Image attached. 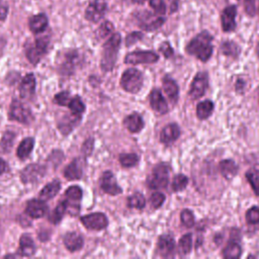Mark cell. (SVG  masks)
I'll use <instances>...</instances> for the list:
<instances>
[{
	"label": "cell",
	"mask_w": 259,
	"mask_h": 259,
	"mask_svg": "<svg viewBox=\"0 0 259 259\" xmlns=\"http://www.w3.org/2000/svg\"><path fill=\"white\" fill-rule=\"evenodd\" d=\"M212 39L213 37L208 31L199 32L186 46L187 54L194 56L201 62L208 61L213 50Z\"/></svg>",
	"instance_id": "obj_1"
},
{
	"label": "cell",
	"mask_w": 259,
	"mask_h": 259,
	"mask_svg": "<svg viewBox=\"0 0 259 259\" xmlns=\"http://www.w3.org/2000/svg\"><path fill=\"white\" fill-rule=\"evenodd\" d=\"M120 42H121V36L118 32H115L103 45L100 67L104 72H108L113 69L116 62Z\"/></svg>",
	"instance_id": "obj_2"
},
{
	"label": "cell",
	"mask_w": 259,
	"mask_h": 259,
	"mask_svg": "<svg viewBox=\"0 0 259 259\" xmlns=\"http://www.w3.org/2000/svg\"><path fill=\"white\" fill-rule=\"evenodd\" d=\"M144 77L140 70L130 68L125 70L120 78V86L122 89L130 93H137L143 86Z\"/></svg>",
	"instance_id": "obj_3"
},
{
	"label": "cell",
	"mask_w": 259,
	"mask_h": 259,
	"mask_svg": "<svg viewBox=\"0 0 259 259\" xmlns=\"http://www.w3.org/2000/svg\"><path fill=\"white\" fill-rule=\"evenodd\" d=\"M50 45V36L42 35L35 38L34 42L26 49V58L32 64L36 65L40 59L47 54Z\"/></svg>",
	"instance_id": "obj_4"
},
{
	"label": "cell",
	"mask_w": 259,
	"mask_h": 259,
	"mask_svg": "<svg viewBox=\"0 0 259 259\" xmlns=\"http://www.w3.org/2000/svg\"><path fill=\"white\" fill-rule=\"evenodd\" d=\"M169 181V170L166 164L161 163L154 167L152 174L147 179V185L152 189L165 188Z\"/></svg>",
	"instance_id": "obj_5"
},
{
	"label": "cell",
	"mask_w": 259,
	"mask_h": 259,
	"mask_svg": "<svg viewBox=\"0 0 259 259\" xmlns=\"http://www.w3.org/2000/svg\"><path fill=\"white\" fill-rule=\"evenodd\" d=\"M9 118L24 124L30 123L33 119L30 109L17 99H13L10 104Z\"/></svg>",
	"instance_id": "obj_6"
},
{
	"label": "cell",
	"mask_w": 259,
	"mask_h": 259,
	"mask_svg": "<svg viewBox=\"0 0 259 259\" xmlns=\"http://www.w3.org/2000/svg\"><path fill=\"white\" fill-rule=\"evenodd\" d=\"M159 60V56L152 51H136L124 57L125 64H153Z\"/></svg>",
	"instance_id": "obj_7"
},
{
	"label": "cell",
	"mask_w": 259,
	"mask_h": 259,
	"mask_svg": "<svg viewBox=\"0 0 259 259\" xmlns=\"http://www.w3.org/2000/svg\"><path fill=\"white\" fill-rule=\"evenodd\" d=\"M65 195L67 197V211L71 215L78 214L80 210L79 201L82 198V189L78 185H72L66 190Z\"/></svg>",
	"instance_id": "obj_8"
},
{
	"label": "cell",
	"mask_w": 259,
	"mask_h": 259,
	"mask_svg": "<svg viewBox=\"0 0 259 259\" xmlns=\"http://www.w3.org/2000/svg\"><path fill=\"white\" fill-rule=\"evenodd\" d=\"M107 4L104 0H92L85 9V18L91 22H98L105 14Z\"/></svg>",
	"instance_id": "obj_9"
},
{
	"label": "cell",
	"mask_w": 259,
	"mask_h": 259,
	"mask_svg": "<svg viewBox=\"0 0 259 259\" xmlns=\"http://www.w3.org/2000/svg\"><path fill=\"white\" fill-rule=\"evenodd\" d=\"M208 85V74L206 72H198L190 85V90H189V96L192 99H198L200 98L204 92L205 89L207 88Z\"/></svg>",
	"instance_id": "obj_10"
},
{
	"label": "cell",
	"mask_w": 259,
	"mask_h": 259,
	"mask_svg": "<svg viewBox=\"0 0 259 259\" xmlns=\"http://www.w3.org/2000/svg\"><path fill=\"white\" fill-rule=\"evenodd\" d=\"M81 223L89 230L100 231L107 227L108 221L104 213L102 212H93L90 214H86L81 217Z\"/></svg>",
	"instance_id": "obj_11"
},
{
	"label": "cell",
	"mask_w": 259,
	"mask_h": 259,
	"mask_svg": "<svg viewBox=\"0 0 259 259\" xmlns=\"http://www.w3.org/2000/svg\"><path fill=\"white\" fill-rule=\"evenodd\" d=\"M46 173L45 166L40 164H29L20 173V178L23 183H33L38 181Z\"/></svg>",
	"instance_id": "obj_12"
},
{
	"label": "cell",
	"mask_w": 259,
	"mask_h": 259,
	"mask_svg": "<svg viewBox=\"0 0 259 259\" xmlns=\"http://www.w3.org/2000/svg\"><path fill=\"white\" fill-rule=\"evenodd\" d=\"M100 187L105 193L110 195H117L122 192V189L117 184L115 177L111 171L103 172L100 180Z\"/></svg>",
	"instance_id": "obj_13"
},
{
	"label": "cell",
	"mask_w": 259,
	"mask_h": 259,
	"mask_svg": "<svg viewBox=\"0 0 259 259\" xmlns=\"http://www.w3.org/2000/svg\"><path fill=\"white\" fill-rule=\"evenodd\" d=\"M236 14H237V7L235 5L227 6L221 15V23L222 29L225 32L233 31L236 28Z\"/></svg>",
	"instance_id": "obj_14"
},
{
	"label": "cell",
	"mask_w": 259,
	"mask_h": 259,
	"mask_svg": "<svg viewBox=\"0 0 259 259\" xmlns=\"http://www.w3.org/2000/svg\"><path fill=\"white\" fill-rule=\"evenodd\" d=\"M49 210V206L42 199H30L25 208V212L32 219H39L44 217Z\"/></svg>",
	"instance_id": "obj_15"
},
{
	"label": "cell",
	"mask_w": 259,
	"mask_h": 259,
	"mask_svg": "<svg viewBox=\"0 0 259 259\" xmlns=\"http://www.w3.org/2000/svg\"><path fill=\"white\" fill-rule=\"evenodd\" d=\"M157 250L162 257L172 256L175 251V240L169 234H163L159 237L157 243Z\"/></svg>",
	"instance_id": "obj_16"
},
{
	"label": "cell",
	"mask_w": 259,
	"mask_h": 259,
	"mask_svg": "<svg viewBox=\"0 0 259 259\" xmlns=\"http://www.w3.org/2000/svg\"><path fill=\"white\" fill-rule=\"evenodd\" d=\"M150 103L154 111H156L159 114H165L168 112V105L163 97L161 91L157 88H154L150 93Z\"/></svg>",
	"instance_id": "obj_17"
},
{
	"label": "cell",
	"mask_w": 259,
	"mask_h": 259,
	"mask_svg": "<svg viewBox=\"0 0 259 259\" xmlns=\"http://www.w3.org/2000/svg\"><path fill=\"white\" fill-rule=\"evenodd\" d=\"M35 91V77L29 73L24 76L19 86V94L23 99H30Z\"/></svg>",
	"instance_id": "obj_18"
},
{
	"label": "cell",
	"mask_w": 259,
	"mask_h": 259,
	"mask_svg": "<svg viewBox=\"0 0 259 259\" xmlns=\"http://www.w3.org/2000/svg\"><path fill=\"white\" fill-rule=\"evenodd\" d=\"M84 161L81 158L74 159L64 170V176L68 180H78L83 175Z\"/></svg>",
	"instance_id": "obj_19"
},
{
	"label": "cell",
	"mask_w": 259,
	"mask_h": 259,
	"mask_svg": "<svg viewBox=\"0 0 259 259\" xmlns=\"http://www.w3.org/2000/svg\"><path fill=\"white\" fill-rule=\"evenodd\" d=\"M180 136V128L176 123H169L160 133V141L164 145H170Z\"/></svg>",
	"instance_id": "obj_20"
},
{
	"label": "cell",
	"mask_w": 259,
	"mask_h": 259,
	"mask_svg": "<svg viewBox=\"0 0 259 259\" xmlns=\"http://www.w3.org/2000/svg\"><path fill=\"white\" fill-rule=\"evenodd\" d=\"M80 120H81L80 114H75V113L71 112V114L65 115L63 117V119L60 120L58 127H59L60 132L66 136V135L70 134L76 125L79 124Z\"/></svg>",
	"instance_id": "obj_21"
},
{
	"label": "cell",
	"mask_w": 259,
	"mask_h": 259,
	"mask_svg": "<svg viewBox=\"0 0 259 259\" xmlns=\"http://www.w3.org/2000/svg\"><path fill=\"white\" fill-rule=\"evenodd\" d=\"M35 244L32 238L28 234H23L19 240V248L17 250V255L30 257L35 253Z\"/></svg>",
	"instance_id": "obj_22"
},
{
	"label": "cell",
	"mask_w": 259,
	"mask_h": 259,
	"mask_svg": "<svg viewBox=\"0 0 259 259\" xmlns=\"http://www.w3.org/2000/svg\"><path fill=\"white\" fill-rule=\"evenodd\" d=\"M48 24H49V19L47 15L44 13H38L31 16L28 21L29 29L33 33H40L45 31L48 27Z\"/></svg>",
	"instance_id": "obj_23"
},
{
	"label": "cell",
	"mask_w": 259,
	"mask_h": 259,
	"mask_svg": "<svg viewBox=\"0 0 259 259\" xmlns=\"http://www.w3.org/2000/svg\"><path fill=\"white\" fill-rule=\"evenodd\" d=\"M63 242L65 247L71 252H76L83 247V238L76 232L67 233L63 239Z\"/></svg>",
	"instance_id": "obj_24"
},
{
	"label": "cell",
	"mask_w": 259,
	"mask_h": 259,
	"mask_svg": "<svg viewBox=\"0 0 259 259\" xmlns=\"http://www.w3.org/2000/svg\"><path fill=\"white\" fill-rule=\"evenodd\" d=\"M123 125L131 133H139L145 125L143 117L138 112H133L125 116L123 119Z\"/></svg>",
	"instance_id": "obj_25"
},
{
	"label": "cell",
	"mask_w": 259,
	"mask_h": 259,
	"mask_svg": "<svg viewBox=\"0 0 259 259\" xmlns=\"http://www.w3.org/2000/svg\"><path fill=\"white\" fill-rule=\"evenodd\" d=\"M163 90L170 99L172 103H176L178 100V94H179V88L177 83L170 78L169 76H165L163 78Z\"/></svg>",
	"instance_id": "obj_26"
},
{
	"label": "cell",
	"mask_w": 259,
	"mask_h": 259,
	"mask_svg": "<svg viewBox=\"0 0 259 259\" xmlns=\"http://www.w3.org/2000/svg\"><path fill=\"white\" fill-rule=\"evenodd\" d=\"M219 169H220L222 175L224 176V178H226L227 180H230L234 176H236V174L238 173L239 167L234 160L226 159V160H223L220 162Z\"/></svg>",
	"instance_id": "obj_27"
},
{
	"label": "cell",
	"mask_w": 259,
	"mask_h": 259,
	"mask_svg": "<svg viewBox=\"0 0 259 259\" xmlns=\"http://www.w3.org/2000/svg\"><path fill=\"white\" fill-rule=\"evenodd\" d=\"M61 189V182L59 180H53L48 183L39 192V198L42 200H48L53 198L58 194Z\"/></svg>",
	"instance_id": "obj_28"
},
{
	"label": "cell",
	"mask_w": 259,
	"mask_h": 259,
	"mask_svg": "<svg viewBox=\"0 0 259 259\" xmlns=\"http://www.w3.org/2000/svg\"><path fill=\"white\" fill-rule=\"evenodd\" d=\"M33 146H34V139L32 137H27L24 140H22L16 151L17 157L21 160H24L27 157H29L33 149Z\"/></svg>",
	"instance_id": "obj_29"
},
{
	"label": "cell",
	"mask_w": 259,
	"mask_h": 259,
	"mask_svg": "<svg viewBox=\"0 0 259 259\" xmlns=\"http://www.w3.org/2000/svg\"><path fill=\"white\" fill-rule=\"evenodd\" d=\"M213 108H214V104L211 100L206 99V100L200 101L196 105V116L199 119H206L211 115Z\"/></svg>",
	"instance_id": "obj_30"
},
{
	"label": "cell",
	"mask_w": 259,
	"mask_h": 259,
	"mask_svg": "<svg viewBox=\"0 0 259 259\" xmlns=\"http://www.w3.org/2000/svg\"><path fill=\"white\" fill-rule=\"evenodd\" d=\"M241 254H242V249L240 244L233 239L227 244V246L223 250V256L224 258H227V259L239 258L241 257Z\"/></svg>",
	"instance_id": "obj_31"
},
{
	"label": "cell",
	"mask_w": 259,
	"mask_h": 259,
	"mask_svg": "<svg viewBox=\"0 0 259 259\" xmlns=\"http://www.w3.org/2000/svg\"><path fill=\"white\" fill-rule=\"evenodd\" d=\"M66 212H67V202H66V200H63L49 214V221L52 224L56 225L62 221V219Z\"/></svg>",
	"instance_id": "obj_32"
},
{
	"label": "cell",
	"mask_w": 259,
	"mask_h": 259,
	"mask_svg": "<svg viewBox=\"0 0 259 259\" xmlns=\"http://www.w3.org/2000/svg\"><path fill=\"white\" fill-rule=\"evenodd\" d=\"M221 52L228 57L236 59L240 54V48L232 40H226L221 45Z\"/></svg>",
	"instance_id": "obj_33"
},
{
	"label": "cell",
	"mask_w": 259,
	"mask_h": 259,
	"mask_svg": "<svg viewBox=\"0 0 259 259\" xmlns=\"http://www.w3.org/2000/svg\"><path fill=\"white\" fill-rule=\"evenodd\" d=\"M127 201V206L132 208H137V209H143L146 205V199L145 196L141 192H135L132 195H130L126 199Z\"/></svg>",
	"instance_id": "obj_34"
},
{
	"label": "cell",
	"mask_w": 259,
	"mask_h": 259,
	"mask_svg": "<svg viewBox=\"0 0 259 259\" xmlns=\"http://www.w3.org/2000/svg\"><path fill=\"white\" fill-rule=\"evenodd\" d=\"M118 160L122 167L131 168V167L137 165V163L139 162V156L135 153H126V154L122 153L119 155Z\"/></svg>",
	"instance_id": "obj_35"
},
{
	"label": "cell",
	"mask_w": 259,
	"mask_h": 259,
	"mask_svg": "<svg viewBox=\"0 0 259 259\" xmlns=\"http://www.w3.org/2000/svg\"><path fill=\"white\" fill-rule=\"evenodd\" d=\"M246 178L250 183L253 191L256 195L259 196V170L258 169H250L246 173Z\"/></svg>",
	"instance_id": "obj_36"
},
{
	"label": "cell",
	"mask_w": 259,
	"mask_h": 259,
	"mask_svg": "<svg viewBox=\"0 0 259 259\" xmlns=\"http://www.w3.org/2000/svg\"><path fill=\"white\" fill-rule=\"evenodd\" d=\"M67 106L70 108L71 112L75 113V114H80L81 115L85 110V105H84L82 99L79 96H75L72 99H70Z\"/></svg>",
	"instance_id": "obj_37"
},
{
	"label": "cell",
	"mask_w": 259,
	"mask_h": 259,
	"mask_svg": "<svg viewBox=\"0 0 259 259\" xmlns=\"http://www.w3.org/2000/svg\"><path fill=\"white\" fill-rule=\"evenodd\" d=\"M178 247L182 254H188L192 248V235L190 233L183 235L179 240Z\"/></svg>",
	"instance_id": "obj_38"
},
{
	"label": "cell",
	"mask_w": 259,
	"mask_h": 259,
	"mask_svg": "<svg viewBox=\"0 0 259 259\" xmlns=\"http://www.w3.org/2000/svg\"><path fill=\"white\" fill-rule=\"evenodd\" d=\"M14 137H15V134L13 132L7 131L4 133V135L2 136L1 142H0V147L3 152H9L11 150Z\"/></svg>",
	"instance_id": "obj_39"
},
{
	"label": "cell",
	"mask_w": 259,
	"mask_h": 259,
	"mask_svg": "<svg viewBox=\"0 0 259 259\" xmlns=\"http://www.w3.org/2000/svg\"><path fill=\"white\" fill-rule=\"evenodd\" d=\"M188 183V178L184 174H177L172 181V190L175 192L183 190Z\"/></svg>",
	"instance_id": "obj_40"
},
{
	"label": "cell",
	"mask_w": 259,
	"mask_h": 259,
	"mask_svg": "<svg viewBox=\"0 0 259 259\" xmlns=\"http://www.w3.org/2000/svg\"><path fill=\"white\" fill-rule=\"evenodd\" d=\"M113 31V24L110 21H104L101 23V25L98 27L96 31V35L99 39L106 37Z\"/></svg>",
	"instance_id": "obj_41"
},
{
	"label": "cell",
	"mask_w": 259,
	"mask_h": 259,
	"mask_svg": "<svg viewBox=\"0 0 259 259\" xmlns=\"http://www.w3.org/2000/svg\"><path fill=\"white\" fill-rule=\"evenodd\" d=\"M180 219L181 223L186 227V228H191L194 225V215L190 209H183L180 213Z\"/></svg>",
	"instance_id": "obj_42"
},
{
	"label": "cell",
	"mask_w": 259,
	"mask_h": 259,
	"mask_svg": "<svg viewBox=\"0 0 259 259\" xmlns=\"http://www.w3.org/2000/svg\"><path fill=\"white\" fill-rule=\"evenodd\" d=\"M165 22V18L164 17H158L154 20H151L150 22L148 23H145V24H142L140 25L144 30H147V31H152V30H156L158 29L159 27H161Z\"/></svg>",
	"instance_id": "obj_43"
},
{
	"label": "cell",
	"mask_w": 259,
	"mask_h": 259,
	"mask_svg": "<svg viewBox=\"0 0 259 259\" xmlns=\"http://www.w3.org/2000/svg\"><path fill=\"white\" fill-rule=\"evenodd\" d=\"M246 221L248 224L259 223V207L258 206H252L247 210Z\"/></svg>",
	"instance_id": "obj_44"
},
{
	"label": "cell",
	"mask_w": 259,
	"mask_h": 259,
	"mask_svg": "<svg viewBox=\"0 0 259 259\" xmlns=\"http://www.w3.org/2000/svg\"><path fill=\"white\" fill-rule=\"evenodd\" d=\"M164 200H165V195L162 192H154L151 195V203L154 208L161 207Z\"/></svg>",
	"instance_id": "obj_45"
},
{
	"label": "cell",
	"mask_w": 259,
	"mask_h": 259,
	"mask_svg": "<svg viewBox=\"0 0 259 259\" xmlns=\"http://www.w3.org/2000/svg\"><path fill=\"white\" fill-rule=\"evenodd\" d=\"M149 3L156 13L164 14L166 12V5L164 0H149Z\"/></svg>",
	"instance_id": "obj_46"
},
{
	"label": "cell",
	"mask_w": 259,
	"mask_h": 259,
	"mask_svg": "<svg viewBox=\"0 0 259 259\" xmlns=\"http://www.w3.org/2000/svg\"><path fill=\"white\" fill-rule=\"evenodd\" d=\"M70 94L68 91H62L55 95V102L61 106H67L70 101Z\"/></svg>",
	"instance_id": "obj_47"
},
{
	"label": "cell",
	"mask_w": 259,
	"mask_h": 259,
	"mask_svg": "<svg viewBox=\"0 0 259 259\" xmlns=\"http://www.w3.org/2000/svg\"><path fill=\"white\" fill-rule=\"evenodd\" d=\"M143 36H144V34L141 31H133V32L128 33L126 35V37H125V45H126V47H130V46L134 45L135 42L141 40L143 38Z\"/></svg>",
	"instance_id": "obj_48"
},
{
	"label": "cell",
	"mask_w": 259,
	"mask_h": 259,
	"mask_svg": "<svg viewBox=\"0 0 259 259\" xmlns=\"http://www.w3.org/2000/svg\"><path fill=\"white\" fill-rule=\"evenodd\" d=\"M243 3L244 9L246 11V13L249 16H254L255 15V11H256V7H255V1L256 0H240Z\"/></svg>",
	"instance_id": "obj_49"
},
{
	"label": "cell",
	"mask_w": 259,
	"mask_h": 259,
	"mask_svg": "<svg viewBox=\"0 0 259 259\" xmlns=\"http://www.w3.org/2000/svg\"><path fill=\"white\" fill-rule=\"evenodd\" d=\"M159 51L163 54V56L166 58V59H169L173 56L174 54V51L173 49L171 48L170 44L168 41H163L160 47H159Z\"/></svg>",
	"instance_id": "obj_50"
},
{
	"label": "cell",
	"mask_w": 259,
	"mask_h": 259,
	"mask_svg": "<svg viewBox=\"0 0 259 259\" xmlns=\"http://www.w3.org/2000/svg\"><path fill=\"white\" fill-rule=\"evenodd\" d=\"M93 145H94V140L92 138H89L84 142V144L82 146V153L84 154L85 157L91 155L92 150H93Z\"/></svg>",
	"instance_id": "obj_51"
},
{
	"label": "cell",
	"mask_w": 259,
	"mask_h": 259,
	"mask_svg": "<svg viewBox=\"0 0 259 259\" xmlns=\"http://www.w3.org/2000/svg\"><path fill=\"white\" fill-rule=\"evenodd\" d=\"M8 15V6L5 4H0V20L4 21Z\"/></svg>",
	"instance_id": "obj_52"
},
{
	"label": "cell",
	"mask_w": 259,
	"mask_h": 259,
	"mask_svg": "<svg viewBox=\"0 0 259 259\" xmlns=\"http://www.w3.org/2000/svg\"><path fill=\"white\" fill-rule=\"evenodd\" d=\"M170 1V13H174L178 9L179 0H169Z\"/></svg>",
	"instance_id": "obj_53"
},
{
	"label": "cell",
	"mask_w": 259,
	"mask_h": 259,
	"mask_svg": "<svg viewBox=\"0 0 259 259\" xmlns=\"http://www.w3.org/2000/svg\"><path fill=\"white\" fill-rule=\"evenodd\" d=\"M244 86H245V82L241 79H239L237 82H236V89L238 92H242V90L244 89Z\"/></svg>",
	"instance_id": "obj_54"
},
{
	"label": "cell",
	"mask_w": 259,
	"mask_h": 259,
	"mask_svg": "<svg viewBox=\"0 0 259 259\" xmlns=\"http://www.w3.org/2000/svg\"><path fill=\"white\" fill-rule=\"evenodd\" d=\"M6 168H7V165H6V162L0 158V175L3 174L5 171H6Z\"/></svg>",
	"instance_id": "obj_55"
},
{
	"label": "cell",
	"mask_w": 259,
	"mask_h": 259,
	"mask_svg": "<svg viewBox=\"0 0 259 259\" xmlns=\"http://www.w3.org/2000/svg\"><path fill=\"white\" fill-rule=\"evenodd\" d=\"M134 3H136V4H143L146 0H132Z\"/></svg>",
	"instance_id": "obj_56"
},
{
	"label": "cell",
	"mask_w": 259,
	"mask_h": 259,
	"mask_svg": "<svg viewBox=\"0 0 259 259\" xmlns=\"http://www.w3.org/2000/svg\"><path fill=\"white\" fill-rule=\"evenodd\" d=\"M256 54H257V56H258V58H259V42H258L257 48H256Z\"/></svg>",
	"instance_id": "obj_57"
}]
</instances>
